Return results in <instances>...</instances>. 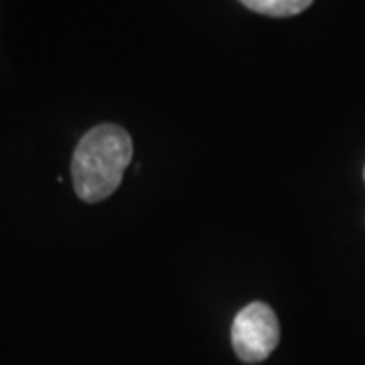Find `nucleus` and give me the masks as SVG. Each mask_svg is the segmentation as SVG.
<instances>
[{
	"label": "nucleus",
	"instance_id": "1",
	"mask_svg": "<svg viewBox=\"0 0 365 365\" xmlns=\"http://www.w3.org/2000/svg\"><path fill=\"white\" fill-rule=\"evenodd\" d=\"M132 160V138L114 124H100L81 136L71 158L73 187L81 201L98 203L120 187Z\"/></svg>",
	"mask_w": 365,
	"mask_h": 365
},
{
	"label": "nucleus",
	"instance_id": "2",
	"mask_svg": "<svg viewBox=\"0 0 365 365\" xmlns=\"http://www.w3.org/2000/svg\"><path fill=\"white\" fill-rule=\"evenodd\" d=\"M280 325L266 302H252L235 314L232 343L237 357L246 364H260L276 349Z\"/></svg>",
	"mask_w": 365,
	"mask_h": 365
},
{
	"label": "nucleus",
	"instance_id": "3",
	"mask_svg": "<svg viewBox=\"0 0 365 365\" xmlns=\"http://www.w3.org/2000/svg\"><path fill=\"white\" fill-rule=\"evenodd\" d=\"M246 9L266 16H294L307 11L313 0H240Z\"/></svg>",
	"mask_w": 365,
	"mask_h": 365
},
{
	"label": "nucleus",
	"instance_id": "4",
	"mask_svg": "<svg viewBox=\"0 0 365 365\" xmlns=\"http://www.w3.org/2000/svg\"><path fill=\"white\" fill-rule=\"evenodd\" d=\"M364 175H365V173H364Z\"/></svg>",
	"mask_w": 365,
	"mask_h": 365
}]
</instances>
